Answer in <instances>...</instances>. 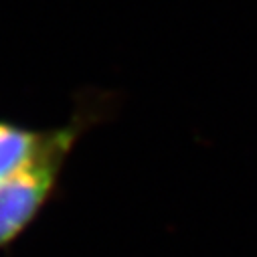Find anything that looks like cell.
<instances>
[{
	"instance_id": "7a4b0ae2",
	"label": "cell",
	"mask_w": 257,
	"mask_h": 257,
	"mask_svg": "<svg viewBox=\"0 0 257 257\" xmlns=\"http://www.w3.org/2000/svg\"><path fill=\"white\" fill-rule=\"evenodd\" d=\"M59 125L35 127L0 115V182L37 164L55 144Z\"/></svg>"
},
{
	"instance_id": "6da1fadb",
	"label": "cell",
	"mask_w": 257,
	"mask_h": 257,
	"mask_svg": "<svg viewBox=\"0 0 257 257\" xmlns=\"http://www.w3.org/2000/svg\"><path fill=\"white\" fill-rule=\"evenodd\" d=\"M117 109V97L109 91L87 87L75 95V107L49 152L25 172L0 182V253H9L17 241L41 219L59 192L65 166L93 127L105 123Z\"/></svg>"
}]
</instances>
